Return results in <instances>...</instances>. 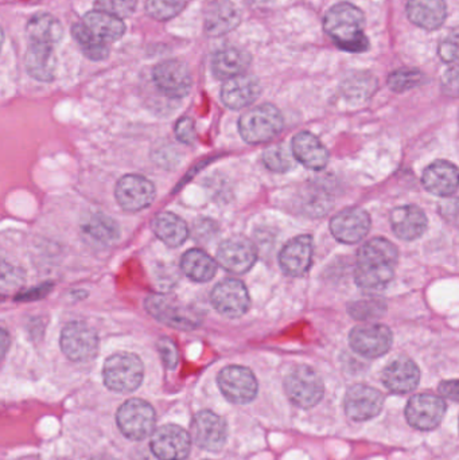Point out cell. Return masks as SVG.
Segmentation results:
<instances>
[{
    "mask_svg": "<svg viewBox=\"0 0 459 460\" xmlns=\"http://www.w3.org/2000/svg\"><path fill=\"white\" fill-rule=\"evenodd\" d=\"M399 252L387 238L375 237L361 246L355 268V280L366 291L385 288L395 276Z\"/></svg>",
    "mask_w": 459,
    "mask_h": 460,
    "instance_id": "1",
    "label": "cell"
},
{
    "mask_svg": "<svg viewBox=\"0 0 459 460\" xmlns=\"http://www.w3.org/2000/svg\"><path fill=\"white\" fill-rule=\"evenodd\" d=\"M323 30L334 45L347 53H366L369 49V40L364 32L366 15L352 3L334 4L323 18Z\"/></svg>",
    "mask_w": 459,
    "mask_h": 460,
    "instance_id": "2",
    "label": "cell"
},
{
    "mask_svg": "<svg viewBox=\"0 0 459 460\" xmlns=\"http://www.w3.org/2000/svg\"><path fill=\"white\" fill-rule=\"evenodd\" d=\"M283 116L272 104H261L245 112L239 120L243 139L250 145H260L277 137L283 129Z\"/></svg>",
    "mask_w": 459,
    "mask_h": 460,
    "instance_id": "3",
    "label": "cell"
},
{
    "mask_svg": "<svg viewBox=\"0 0 459 460\" xmlns=\"http://www.w3.org/2000/svg\"><path fill=\"white\" fill-rule=\"evenodd\" d=\"M145 367L139 357L132 353H116L105 361L102 378L105 386L118 394H131L139 388Z\"/></svg>",
    "mask_w": 459,
    "mask_h": 460,
    "instance_id": "4",
    "label": "cell"
},
{
    "mask_svg": "<svg viewBox=\"0 0 459 460\" xmlns=\"http://www.w3.org/2000/svg\"><path fill=\"white\" fill-rule=\"evenodd\" d=\"M146 310L156 321L178 330H194L202 323V314L191 305L167 295H151L146 299Z\"/></svg>",
    "mask_w": 459,
    "mask_h": 460,
    "instance_id": "5",
    "label": "cell"
},
{
    "mask_svg": "<svg viewBox=\"0 0 459 460\" xmlns=\"http://www.w3.org/2000/svg\"><path fill=\"white\" fill-rule=\"evenodd\" d=\"M285 391L296 407L313 408L322 400L325 394L321 376L306 365L294 367L285 380Z\"/></svg>",
    "mask_w": 459,
    "mask_h": 460,
    "instance_id": "6",
    "label": "cell"
},
{
    "mask_svg": "<svg viewBox=\"0 0 459 460\" xmlns=\"http://www.w3.org/2000/svg\"><path fill=\"white\" fill-rule=\"evenodd\" d=\"M118 426L121 434L131 440H143L155 429V411L145 400L131 399L119 408Z\"/></svg>",
    "mask_w": 459,
    "mask_h": 460,
    "instance_id": "7",
    "label": "cell"
},
{
    "mask_svg": "<svg viewBox=\"0 0 459 460\" xmlns=\"http://www.w3.org/2000/svg\"><path fill=\"white\" fill-rule=\"evenodd\" d=\"M62 351L67 358L75 362L91 361L99 351V337L97 332L85 322L75 321L62 329Z\"/></svg>",
    "mask_w": 459,
    "mask_h": 460,
    "instance_id": "8",
    "label": "cell"
},
{
    "mask_svg": "<svg viewBox=\"0 0 459 460\" xmlns=\"http://www.w3.org/2000/svg\"><path fill=\"white\" fill-rule=\"evenodd\" d=\"M350 348L366 358H379L390 351L393 332L385 324H361L349 334Z\"/></svg>",
    "mask_w": 459,
    "mask_h": 460,
    "instance_id": "9",
    "label": "cell"
},
{
    "mask_svg": "<svg viewBox=\"0 0 459 460\" xmlns=\"http://www.w3.org/2000/svg\"><path fill=\"white\" fill-rule=\"evenodd\" d=\"M217 381L224 396L234 404H248L258 394V381L248 367H226L221 370Z\"/></svg>",
    "mask_w": 459,
    "mask_h": 460,
    "instance_id": "10",
    "label": "cell"
},
{
    "mask_svg": "<svg viewBox=\"0 0 459 460\" xmlns=\"http://www.w3.org/2000/svg\"><path fill=\"white\" fill-rule=\"evenodd\" d=\"M446 402L434 394H415L406 408V418L410 426L420 431H431L444 420Z\"/></svg>",
    "mask_w": 459,
    "mask_h": 460,
    "instance_id": "11",
    "label": "cell"
},
{
    "mask_svg": "<svg viewBox=\"0 0 459 460\" xmlns=\"http://www.w3.org/2000/svg\"><path fill=\"white\" fill-rule=\"evenodd\" d=\"M153 78L155 85L172 99L188 96L193 85L188 65L178 59H169L156 65L153 70Z\"/></svg>",
    "mask_w": 459,
    "mask_h": 460,
    "instance_id": "12",
    "label": "cell"
},
{
    "mask_svg": "<svg viewBox=\"0 0 459 460\" xmlns=\"http://www.w3.org/2000/svg\"><path fill=\"white\" fill-rule=\"evenodd\" d=\"M150 447L158 459L183 460L190 453V435L180 426L167 424L154 431Z\"/></svg>",
    "mask_w": 459,
    "mask_h": 460,
    "instance_id": "13",
    "label": "cell"
},
{
    "mask_svg": "<svg viewBox=\"0 0 459 460\" xmlns=\"http://www.w3.org/2000/svg\"><path fill=\"white\" fill-rule=\"evenodd\" d=\"M210 300L213 307L221 315L228 318H239L244 315L251 305L248 289L236 279H225L220 281L213 289Z\"/></svg>",
    "mask_w": 459,
    "mask_h": 460,
    "instance_id": "14",
    "label": "cell"
},
{
    "mask_svg": "<svg viewBox=\"0 0 459 460\" xmlns=\"http://www.w3.org/2000/svg\"><path fill=\"white\" fill-rule=\"evenodd\" d=\"M155 188L151 181L142 175H126L115 189L116 199L126 212H139L153 204Z\"/></svg>",
    "mask_w": 459,
    "mask_h": 460,
    "instance_id": "15",
    "label": "cell"
},
{
    "mask_svg": "<svg viewBox=\"0 0 459 460\" xmlns=\"http://www.w3.org/2000/svg\"><path fill=\"white\" fill-rule=\"evenodd\" d=\"M347 416L355 421H368L382 413L384 396L368 385H355L348 389L344 400Z\"/></svg>",
    "mask_w": 459,
    "mask_h": 460,
    "instance_id": "16",
    "label": "cell"
},
{
    "mask_svg": "<svg viewBox=\"0 0 459 460\" xmlns=\"http://www.w3.org/2000/svg\"><path fill=\"white\" fill-rule=\"evenodd\" d=\"M226 424L212 411H201L191 421V437L199 447L218 451L225 446Z\"/></svg>",
    "mask_w": 459,
    "mask_h": 460,
    "instance_id": "17",
    "label": "cell"
},
{
    "mask_svg": "<svg viewBox=\"0 0 459 460\" xmlns=\"http://www.w3.org/2000/svg\"><path fill=\"white\" fill-rule=\"evenodd\" d=\"M258 259L255 245L242 235H234L224 241L217 251V261L224 270L234 273H244L253 267Z\"/></svg>",
    "mask_w": 459,
    "mask_h": 460,
    "instance_id": "18",
    "label": "cell"
},
{
    "mask_svg": "<svg viewBox=\"0 0 459 460\" xmlns=\"http://www.w3.org/2000/svg\"><path fill=\"white\" fill-rule=\"evenodd\" d=\"M371 229V217L360 208H349L337 213L331 221V234L344 243L364 240Z\"/></svg>",
    "mask_w": 459,
    "mask_h": 460,
    "instance_id": "19",
    "label": "cell"
},
{
    "mask_svg": "<svg viewBox=\"0 0 459 460\" xmlns=\"http://www.w3.org/2000/svg\"><path fill=\"white\" fill-rule=\"evenodd\" d=\"M313 252L314 245L312 235H298L283 246L279 254L280 268L286 275L293 278L304 276L312 267Z\"/></svg>",
    "mask_w": 459,
    "mask_h": 460,
    "instance_id": "20",
    "label": "cell"
},
{
    "mask_svg": "<svg viewBox=\"0 0 459 460\" xmlns=\"http://www.w3.org/2000/svg\"><path fill=\"white\" fill-rule=\"evenodd\" d=\"M383 384L393 394H406L415 391L420 381V370L412 359L399 357L383 370Z\"/></svg>",
    "mask_w": 459,
    "mask_h": 460,
    "instance_id": "21",
    "label": "cell"
},
{
    "mask_svg": "<svg viewBox=\"0 0 459 460\" xmlns=\"http://www.w3.org/2000/svg\"><path fill=\"white\" fill-rule=\"evenodd\" d=\"M261 86L255 75H242L229 78L221 88V100L231 110H243L260 96Z\"/></svg>",
    "mask_w": 459,
    "mask_h": 460,
    "instance_id": "22",
    "label": "cell"
},
{
    "mask_svg": "<svg viewBox=\"0 0 459 460\" xmlns=\"http://www.w3.org/2000/svg\"><path fill=\"white\" fill-rule=\"evenodd\" d=\"M422 183L428 193L447 199L458 190L459 170L447 161L434 162L423 172Z\"/></svg>",
    "mask_w": 459,
    "mask_h": 460,
    "instance_id": "23",
    "label": "cell"
},
{
    "mask_svg": "<svg viewBox=\"0 0 459 460\" xmlns=\"http://www.w3.org/2000/svg\"><path fill=\"white\" fill-rule=\"evenodd\" d=\"M428 224L425 212L414 205L396 208L391 213L393 233L404 241H414L422 237L428 229Z\"/></svg>",
    "mask_w": 459,
    "mask_h": 460,
    "instance_id": "24",
    "label": "cell"
},
{
    "mask_svg": "<svg viewBox=\"0 0 459 460\" xmlns=\"http://www.w3.org/2000/svg\"><path fill=\"white\" fill-rule=\"evenodd\" d=\"M406 11L412 23L428 31L439 29L447 16L445 0H409Z\"/></svg>",
    "mask_w": 459,
    "mask_h": 460,
    "instance_id": "25",
    "label": "cell"
},
{
    "mask_svg": "<svg viewBox=\"0 0 459 460\" xmlns=\"http://www.w3.org/2000/svg\"><path fill=\"white\" fill-rule=\"evenodd\" d=\"M294 156L305 167L310 170L325 169L329 162V151L314 135L310 132H299L293 139Z\"/></svg>",
    "mask_w": 459,
    "mask_h": 460,
    "instance_id": "26",
    "label": "cell"
},
{
    "mask_svg": "<svg viewBox=\"0 0 459 460\" xmlns=\"http://www.w3.org/2000/svg\"><path fill=\"white\" fill-rule=\"evenodd\" d=\"M242 21L239 8L228 0H218L207 7L205 13V31L210 37H220L232 31Z\"/></svg>",
    "mask_w": 459,
    "mask_h": 460,
    "instance_id": "27",
    "label": "cell"
},
{
    "mask_svg": "<svg viewBox=\"0 0 459 460\" xmlns=\"http://www.w3.org/2000/svg\"><path fill=\"white\" fill-rule=\"evenodd\" d=\"M24 64L27 73L35 80L50 83L56 77L57 57L53 46L30 43Z\"/></svg>",
    "mask_w": 459,
    "mask_h": 460,
    "instance_id": "28",
    "label": "cell"
},
{
    "mask_svg": "<svg viewBox=\"0 0 459 460\" xmlns=\"http://www.w3.org/2000/svg\"><path fill=\"white\" fill-rule=\"evenodd\" d=\"M251 64V57L247 51L239 48H224L213 56L212 70L220 80L242 75Z\"/></svg>",
    "mask_w": 459,
    "mask_h": 460,
    "instance_id": "29",
    "label": "cell"
},
{
    "mask_svg": "<svg viewBox=\"0 0 459 460\" xmlns=\"http://www.w3.org/2000/svg\"><path fill=\"white\" fill-rule=\"evenodd\" d=\"M151 229L159 240L172 248L182 245L189 237L188 224L174 213H159L151 223Z\"/></svg>",
    "mask_w": 459,
    "mask_h": 460,
    "instance_id": "30",
    "label": "cell"
},
{
    "mask_svg": "<svg viewBox=\"0 0 459 460\" xmlns=\"http://www.w3.org/2000/svg\"><path fill=\"white\" fill-rule=\"evenodd\" d=\"M83 23L104 42L120 40L126 32V24L121 18L110 15L104 11H91L84 16Z\"/></svg>",
    "mask_w": 459,
    "mask_h": 460,
    "instance_id": "31",
    "label": "cell"
},
{
    "mask_svg": "<svg viewBox=\"0 0 459 460\" xmlns=\"http://www.w3.org/2000/svg\"><path fill=\"white\" fill-rule=\"evenodd\" d=\"M64 29L58 19L49 13H37L27 24V37L30 43H42L54 46L62 40Z\"/></svg>",
    "mask_w": 459,
    "mask_h": 460,
    "instance_id": "32",
    "label": "cell"
},
{
    "mask_svg": "<svg viewBox=\"0 0 459 460\" xmlns=\"http://www.w3.org/2000/svg\"><path fill=\"white\" fill-rule=\"evenodd\" d=\"M181 268L191 280L204 283L215 278L217 264L207 252L201 249H190L181 259Z\"/></svg>",
    "mask_w": 459,
    "mask_h": 460,
    "instance_id": "33",
    "label": "cell"
},
{
    "mask_svg": "<svg viewBox=\"0 0 459 460\" xmlns=\"http://www.w3.org/2000/svg\"><path fill=\"white\" fill-rule=\"evenodd\" d=\"M72 35L80 46L83 53L93 61H102L110 56V49L104 40L97 38L84 23H75L72 26Z\"/></svg>",
    "mask_w": 459,
    "mask_h": 460,
    "instance_id": "34",
    "label": "cell"
},
{
    "mask_svg": "<svg viewBox=\"0 0 459 460\" xmlns=\"http://www.w3.org/2000/svg\"><path fill=\"white\" fill-rule=\"evenodd\" d=\"M83 229L92 240L104 243V245L115 243L120 237V229H119L118 224L112 218L100 215V213L89 217L84 224Z\"/></svg>",
    "mask_w": 459,
    "mask_h": 460,
    "instance_id": "35",
    "label": "cell"
},
{
    "mask_svg": "<svg viewBox=\"0 0 459 460\" xmlns=\"http://www.w3.org/2000/svg\"><path fill=\"white\" fill-rule=\"evenodd\" d=\"M377 88V80L366 73H356L342 84V93L350 102H364L374 94Z\"/></svg>",
    "mask_w": 459,
    "mask_h": 460,
    "instance_id": "36",
    "label": "cell"
},
{
    "mask_svg": "<svg viewBox=\"0 0 459 460\" xmlns=\"http://www.w3.org/2000/svg\"><path fill=\"white\" fill-rule=\"evenodd\" d=\"M426 81L425 73L414 67H401L391 73L388 77V86L391 91L396 93H403V92L411 91L418 88Z\"/></svg>",
    "mask_w": 459,
    "mask_h": 460,
    "instance_id": "37",
    "label": "cell"
},
{
    "mask_svg": "<svg viewBox=\"0 0 459 460\" xmlns=\"http://www.w3.org/2000/svg\"><path fill=\"white\" fill-rule=\"evenodd\" d=\"M294 154L283 145L271 146L263 153V162L267 169L274 172H286L293 169Z\"/></svg>",
    "mask_w": 459,
    "mask_h": 460,
    "instance_id": "38",
    "label": "cell"
},
{
    "mask_svg": "<svg viewBox=\"0 0 459 460\" xmlns=\"http://www.w3.org/2000/svg\"><path fill=\"white\" fill-rule=\"evenodd\" d=\"M185 7V0H146V11L156 21H169Z\"/></svg>",
    "mask_w": 459,
    "mask_h": 460,
    "instance_id": "39",
    "label": "cell"
},
{
    "mask_svg": "<svg viewBox=\"0 0 459 460\" xmlns=\"http://www.w3.org/2000/svg\"><path fill=\"white\" fill-rule=\"evenodd\" d=\"M385 303L380 299H363L357 302L350 303L348 311L350 316L357 319V321H371L377 319L385 313Z\"/></svg>",
    "mask_w": 459,
    "mask_h": 460,
    "instance_id": "40",
    "label": "cell"
},
{
    "mask_svg": "<svg viewBox=\"0 0 459 460\" xmlns=\"http://www.w3.org/2000/svg\"><path fill=\"white\" fill-rule=\"evenodd\" d=\"M137 0H94L96 10L104 11L119 18H127L134 13Z\"/></svg>",
    "mask_w": 459,
    "mask_h": 460,
    "instance_id": "41",
    "label": "cell"
},
{
    "mask_svg": "<svg viewBox=\"0 0 459 460\" xmlns=\"http://www.w3.org/2000/svg\"><path fill=\"white\" fill-rule=\"evenodd\" d=\"M438 54L447 64L459 65V27H455L442 38Z\"/></svg>",
    "mask_w": 459,
    "mask_h": 460,
    "instance_id": "42",
    "label": "cell"
},
{
    "mask_svg": "<svg viewBox=\"0 0 459 460\" xmlns=\"http://www.w3.org/2000/svg\"><path fill=\"white\" fill-rule=\"evenodd\" d=\"M158 350L167 369H174L178 364V349L175 343L170 338H161L158 342Z\"/></svg>",
    "mask_w": 459,
    "mask_h": 460,
    "instance_id": "43",
    "label": "cell"
},
{
    "mask_svg": "<svg viewBox=\"0 0 459 460\" xmlns=\"http://www.w3.org/2000/svg\"><path fill=\"white\" fill-rule=\"evenodd\" d=\"M175 137L183 145H194L197 140V131L193 119L182 118L178 120L177 126H175Z\"/></svg>",
    "mask_w": 459,
    "mask_h": 460,
    "instance_id": "44",
    "label": "cell"
},
{
    "mask_svg": "<svg viewBox=\"0 0 459 460\" xmlns=\"http://www.w3.org/2000/svg\"><path fill=\"white\" fill-rule=\"evenodd\" d=\"M438 212L450 226L459 228V199H446L438 205Z\"/></svg>",
    "mask_w": 459,
    "mask_h": 460,
    "instance_id": "45",
    "label": "cell"
},
{
    "mask_svg": "<svg viewBox=\"0 0 459 460\" xmlns=\"http://www.w3.org/2000/svg\"><path fill=\"white\" fill-rule=\"evenodd\" d=\"M442 91L450 97H459V65H453L442 75Z\"/></svg>",
    "mask_w": 459,
    "mask_h": 460,
    "instance_id": "46",
    "label": "cell"
},
{
    "mask_svg": "<svg viewBox=\"0 0 459 460\" xmlns=\"http://www.w3.org/2000/svg\"><path fill=\"white\" fill-rule=\"evenodd\" d=\"M439 394L447 399L459 402V380L442 381L439 384Z\"/></svg>",
    "mask_w": 459,
    "mask_h": 460,
    "instance_id": "47",
    "label": "cell"
},
{
    "mask_svg": "<svg viewBox=\"0 0 459 460\" xmlns=\"http://www.w3.org/2000/svg\"><path fill=\"white\" fill-rule=\"evenodd\" d=\"M89 460H118V459L113 458V456H105V454H102V456H93V458H91Z\"/></svg>",
    "mask_w": 459,
    "mask_h": 460,
    "instance_id": "48",
    "label": "cell"
},
{
    "mask_svg": "<svg viewBox=\"0 0 459 460\" xmlns=\"http://www.w3.org/2000/svg\"><path fill=\"white\" fill-rule=\"evenodd\" d=\"M7 332L3 329V353H5V350H7Z\"/></svg>",
    "mask_w": 459,
    "mask_h": 460,
    "instance_id": "49",
    "label": "cell"
}]
</instances>
